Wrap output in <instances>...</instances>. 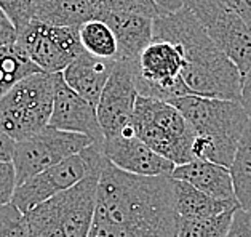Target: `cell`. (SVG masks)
<instances>
[{"label":"cell","mask_w":251,"mask_h":237,"mask_svg":"<svg viewBox=\"0 0 251 237\" xmlns=\"http://www.w3.org/2000/svg\"><path fill=\"white\" fill-rule=\"evenodd\" d=\"M168 103L179 109L195 133L194 159L229 168L250 120L240 103L194 95L177 96Z\"/></svg>","instance_id":"obj_3"},{"label":"cell","mask_w":251,"mask_h":237,"mask_svg":"<svg viewBox=\"0 0 251 237\" xmlns=\"http://www.w3.org/2000/svg\"><path fill=\"white\" fill-rule=\"evenodd\" d=\"M54 74L35 72L20 80L0 98V130L23 141L45 129L53 109Z\"/></svg>","instance_id":"obj_6"},{"label":"cell","mask_w":251,"mask_h":237,"mask_svg":"<svg viewBox=\"0 0 251 237\" xmlns=\"http://www.w3.org/2000/svg\"><path fill=\"white\" fill-rule=\"evenodd\" d=\"M102 144H90L80 153L58 162L56 165L37 173L23 184L16 186L13 202L24 215L34 207L54 197L69 187L75 186L85 176L102 170L106 163V156L102 153Z\"/></svg>","instance_id":"obj_7"},{"label":"cell","mask_w":251,"mask_h":237,"mask_svg":"<svg viewBox=\"0 0 251 237\" xmlns=\"http://www.w3.org/2000/svg\"><path fill=\"white\" fill-rule=\"evenodd\" d=\"M18 37V31L15 24L7 16V13L0 8V47L15 44Z\"/></svg>","instance_id":"obj_29"},{"label":"cell","mask_w":251,"mask_h":237,"mask_svg":"<svg viewBox=\"0 0 251 237\" xmlns=\"http://www.w3.org/2000/svg\"><path fill=\"white\" fill-rule=\"evenodd\" d=\"M16 44L30 61L47 74L63 72L85 52L78 37V29L51 26L39 20H30L27 26L18 32Z\"/></svg>","instance_id":"obj_11"},{"label":"cell","mask_w":251,"mask_h":237,"mask_svg":"<svg viewBox=\"0 0 251 237\" xmlns=\"http://www.w3.org/2000/svg\"><path fill=\"white\" fill-rule=\"evenodd\" d=\"M15 143L8 135L0 130V160L2 162H11V157H13V151H15Z\"/></svg>","instance_id":"obj_32"},{"label":"cell","mask_w":251,"mask_h":237,"mask_svg":"<svg viewBox=\"0 0 251 237\" xmlns=\"http://www.w3.org/2000/svg\"><path fill=\"white\" fill-rule=\"evenodd\" d=\"M240 105L247 111L251 119V66L248 72L242 77V90H240Z\"/></svg>","instance_id":"obj_31"},{"label":"cell","mask_w":251,"mask_h":237,"mask_svg":"<svg viewBox=\"0 0 251 237\" xmlns=\"http://www.w3.org/2000/svg\"><path fill=\"white\" fill-rule=\"evenodd\" d=\"M16 189V173L11 162L0 160V205L11 202Z\"/></svg>","instance_id":"obj_27"},{"label":"cell","mask_w":251,"mask_h":237,"mask_svg":"<svg viewBox=\"0 0 251 237\" xmlns=\"http://www.w3.org/2000/svg\"><path fill=\"white\" fill-rule=\"evenodd\" d=\"M115 66V59L96 58L87 52L80 53L61 72L64 82L83 100L96 107L104 85L107 83Z\"/></svg>","instance_id":"obj_16"},{"label":"cell","mask_w":251,"mask_h":237,"mask_svg":"<svg viewBox=\"0 0 251 237\" xmlns=\"http://www.w3.org/2000/svg\"><path fill=\"white\" fill-rule=\"evenodd\" d=\"M251 27V0H223Z\"/></svg>","instance_id":"obj_30"},{"label":"cell","mask_w":251,"mask_h":237,"mask_svg":"<svg viewBox=\"0 0 251 237\" xmlns=\"http://www.w3.org/2000/svg\"><path fill=\"white\" fill-rule=\"evenodd\" d=\"M229 170L238 205L251 211V119L242 133Z\"/></svg>","instance_id":"obj_20"},{"label":"cell","mask_w":251,"mask_h":237,"mask_svg":"<svg viewBox=\"0 0 251 237\" xmlns=\"http://www.w3.org/2000/svg\"><path fill=\"white\" fill-rule=\"evenodd\" d=\"M88 237H177L171 178L126 173L106 160Z\"/></svg>","instance_id":"obj_1"},{"label":"cell","mask_w":251,"mask_h":237,"mask_svg":"<svg viewBox=\"0 0 251 237\" xmlns=\"http://www.w3.org/2000/svg\"><path fill=\"white\" fill-rule=\"evenodd\" d=\"M131 129L144 144L175 165L194 160L195 133L182 112L171 103L138 95Z\"/></svg>","instance_id":"obj_5"},{"label":"cell","mask_w":251,"mask_h":237,"mask_svg":"<svg viewBox=\"0 0 251 237\" xmlns=\"http://www.w3.org/2000/svg\"><path fill=\"white\" fill-rule=\"evenodd\" d=\"M95 18V10L87 0H35L34 18L51 26L78 29Z\"/></svg>","instance_id":"obj_19"},{"label":"cell","mask_w":251,"mask_h":237,"mask_svg":"<svg viewBox=\"0 0 251 237\" xmlns=\"http://www.w3.org/2000/svg\"><path fill=\"white\" fill-rule=\"evenodd\" d=\"M34 5L35 0H0V8L7 13L18 32L34 18Z\"/></svg>","instance_id":"obj_26"},{"label":"cell","mask_w":251,"mask_h":237,"mask_svg":"<svg viewBox=\"0 0 251 237\" xmlns=\"http://www.w3.org/2000/svg\"><path fill=\"white\" fill-rule=\"evenodd\" d=\"M87 2L95 10V18L106 11H128V13H138L149 18L163 15L154 0H87Z\"/></svg>","instance_id":"obj_24"},{"label":"cell","mask_w":251,"mask_h":237,"mask_svg":"<svg viewBox=\"0 0 251 237\" xmlns=\"http://www.w3.org/2000/svg\"><path fill=\"white\" fill-rule=\"evenodd\" d=\"M78 37L83 50L93 54L96 58L104 59H115L119 58V45L111 27L101 20L87 21L78 27Z\"/></svg>","instance_id":"obj_22"},{"label":"cell","mask_w":251,"mask_h":237,"mask_svg":"<svg viewBox=\"0 0 251 237\" xmlns=\"http://www.w3.org/2000/svg\"><path fill=\"white\" fill-rule=\"evenodd\" d=\"M131 63L133 79L141 96L170 101L186 96L181 72L184 68L181 48L175 42L152 39Z\"/></svg>","instance_id":"obj_8"},{"label":"cell","mask_w":251,"mask_h":237,"mask_svg":"<svg viewBox=\"0 0 251 237\" xmlns=\"http://www.w3.org/2000/svg\"><path fill=\"white\" fill-rule=\"evenodd\" d=\"M152 34V39L175 42L181 48L184 59L181 82L186 96H206L240 103V72L208 37L203 26L187 7L154 18Z\"/></svg>","instance_id":"obj_2"},{"label":"cell","mask_w":251,"mask_h":237,"mask_svg":"<svg viewBox=\"0 0 251 237\" xmlns=\"http://www.w3.org/2000/svg\"><path fill=\"white\" fill-rule=\"evenodd\" d=\"M96 20L106 23L117 39V61H134L154 35V18L144 15L128 11H106L96 15Z\"/></svg>","instance_id":"obj_15"},{"label":"cell","mask_w":251,"mask_h":237,"mask_svg":"<svg viewBox=\"0 0 251 237\" xmlns=\"http://www.w3.org/2000/svg\"><path fill=\"white\" fill-rule=\"evenodd\" d=\"M171 187L176 213L181 218H211L240 207L237 200L214 199L181 180L171 178Z\"/></svg>","instance_id":"obj_18"},{"label":"cell","mask_w":251,"mask_h":237,"mask_svg":"<svg viewBox=\"0 0 251 237\" xmlns=\"http://www.w3.org/2000/svg\"><path fill=\"white\" fill-rule=\"evenodd\" d=\"M90 144H93V139L87 135L63 132L50 125L23 141H16L11 157L16 173V186L67 157L80 153Z\"/></svg>","instance_id":"obj_10"},{"label":"cell","mask_w":251,"mask_h":237,"mask_svg":"<svg viewBox=\"0 0 251 237\" xmlns=\"http://www.w3.org/2000/svg\"><path fill=\"white\" fill-rule=\"evenodd\" d=\"M186 7L203 26L214 45L243 77L251 66V27L223 0H187Z\"/></svg>","instance_id":"obj_9"},{"label":"cell","mask_w":251,"mask_h":237,"mask_svg":"<svg viewBox=\"0 0 251 237\" xmlns=\"http://www.w3.org/2000/svg\"><path fill=\"white\" fill-rule=\"evenodd\" d=\"M226 237H251V211L238 209L234 211Z\"/></svg>","instance_id":"obj_28"},{"label":"cell","mask_w":251,"mask_h":237,"mask_svg":"<svg viewBox=\"0 0 251 237\" xmlns=\"http://www.w3.org/2000/svg\"><path fill=\"white\" fill-rule=\"evenodd\" d=\"M133 69L130 61H115L114 71L104 85L100 101L96 105L98 122L101 125L104 139L122 135L131 129L134 103L138 98Z\"/></svg>","instance_id":"obj_12"},{"label":"cell","mask_w":251,"mask_h":237,"mask_svg":"<svg viewBox=\"0 0 251 237\" xmlns=\"http://www.w3.org/2000/svg\"><path fill=\"white\" fill-rule=\"evenodd\" d=\"M101 170L26 213L30 237H88Z\"/></svg>","instance_id":"obj_4"},{"label":"cell","mask_w":251,"mask_h":237,"mask_svg":"<svg viewBox=\"0 0 251 237\" xmlns=\"http://www.w3.org/2000/svg\"><path fill=\"white\" fill-rule=\"evenodd\" d=\"M48 125L53 129L87 135L95 144L104 143L101 125L98 122L96 107L75 93L64 82L63 74H54L53 109Z\"/></svg>","instance_id":"obj_13"},{"label":"cell","mask_w":251,"mask_h":237,"mask_svg":"<svg viewBox=\"0 0 251 237\" xmlns=\"http://www.w3.org/2000/svg\"><path fill=\"white\" fill-rule=\"evenodd\" d=\"M235 210H227L211 218L177 216V237H226Z\"/></svg>","instance_id":"obj_23"},{"label":"cell","mask_w":251,"mask_h":237,"mask_svg":"<svg viewBox=\"0 0 251 237\" xmlns=\"http://www.w3.org/2000/svg\"><path fill=\"white\" fill-rule=\"evenodd\" d=\"M102 153L114 167L126 173L139 176H163L175 170V163L165 159L148 144H144L134 135L133 129L119 136L106 138L102 143Z\"/></svg>","instance_id":"obj_14"},{"label":"cell","mask_w":251,"mask_h":237,"mask_svg":"<svg viewBox=\"0 0 251 237\" xmlns=\"http://www.w3.org/2000/svg\"><path fill=\"white\" fill-rule=\"evenodd\" d=\"M40 72L23 48L15 44L0 47V98L24 77Z\"/></svg>","instance_id":"obj_21"},{"label":"cell","mask_w":251,"mask_h":237,"mask_svg":"<svg viewBox=\"0 0 251 237\" xmlns=\"http://www.w3.org/2000/svg\"><path fill=\"white\" fill-rule=\"evenodd\" d=\"M170 178L186 181L214 199L237 200L230 170L219 163L194 159L182 165H176L170 173Z\"/></svg>","instance_id":"obj_17"},{"label":"cell","mask_w":251,"mask_h":237,"mask_svg":"<svg viewBox=\"0 0 251 237\" xmlns=\"http://www.w3.org/2000/svg\"><path fill=\"white\" fill-rule=\"evenodd\" d=\"M0 237H30L26 215L13 202L0 205Z\"/></svg>","instance_id":"obj_25"},{"label":"cell","mask_w":251,"mask_h":237,"mask_svg":"<svg viewBox=\"0 0 251 237\" xmlns=\"http://www.w3.org/2000/svg\"><path fill=\"white\" fill-rule=\"evenodd\" d=\"M187 0H154V3L157 5L163 15L167 13H175V11L181 10L186 7Z\"/></svg>","instance_id":"obj_33"}]
</instances>
